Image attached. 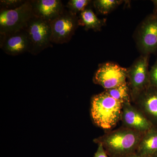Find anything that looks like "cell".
I'll list each match as a JSON object with an SVG mask.
<instances>
[{
	"mask_svg": "<svg viewBox=\"0 0 157 157\" xmlns=\"http://www.w3.org/2000/svg\"><path fill=\"white\" fill-rule=\"evenodd\" d=\"M34 16L31 0L12 10H0V35L24 29Z\"/></svg>",
	"mask_w": 157,
	"mask_h": 157,
	"instance_id": "obj_3",
	"label": "cell"
},
{
	"mask_svg": "<svg viewBox=\"0 0 157 157\" xmlns=\"http://www.w3.org/2000/svg\"><path fill=\"white\" fill-rule=\"evenodd\" d=\"M144 134L122 127L94 140L101 143L109 157H126L136 152Z\"/></svg>",
	"mask_w": 157,
	"mask_h": 157,
	"instance_id": "obj_1",
	"label": "cell"
},
{
	"mask_svg": "<svg viewBox=\"0 0 157 157\" xmlns=\"http://www.w3.org/2000/svg\"><path fill=\"white\" fill-rule=\"evenodd\" d=\"M98 148L94 157H109L101 143L98 144Z\"/></svg>",
	"mask_w": 157,
	"mask_h": 157,
	"instance_id": "obj_20",
	"label": "cell"
},
{
	"mask_svg": "<svg viewBox=\"0 0 157 157\" xmlns=\"http://www.w3.org/2000/svg\"><path fill=\"white\" fill-rule=\"evenodd\" d=\"M150 85L157 87V61L149 71Z\"/></svg>",
	"mask_w": 157,
	"mask_h": 157,
	"instance_id": "obj_19",
	"label": "cell"
},
{
	"mask_svg": "<svg viewBox=\"0 0 157 157\" xmlns=\"http://www.w3.org/2000/svg\"><path fill=\"white\" fill-rule=\"evenodd\" d=\"M135 40L141 55H149L157 51V12L147 16L139 25Z\"/></svg>",
	"mask_w": 157,
	"mask_h": 157,
	"instance_id": "obj_5",
	"label": "cell"
},
{
	"mask_svg": "<svg viewBox=\"0 0 157 157\" xmlns=\"http://www.w3.org/2000/svg\"><path fill=\"white\" fill-rule=\"evenodd\" d=\"M0 48L7 54L12 56L25 52L30 53L31 43L24 30L0 35Z\"/></svg>",
	"mask_w": 157,
	"mask_h": 157,
	"instance_id": "obj_9",
	"label": "cell"
},
{
	"mask_svg": "<svg viewBox=\"0 0 157 157\" xmlns=\"http://www.w3.org/2000/svg\"><path fill=\"white\" fill-rule=\"evenodd\" d=\"M126 157H144L143 156L137 154V152L134 153L132 154L129 155L128 156Z\"/></svg>",
	"mask_w": 157,
	"mask_h": 157,
	"instance_id": "obj_21",
	"label": "cell"
},
{
	"mask_svg": "<svg viewBox=\"0 0 157 157\" xmlns=\"http://www.w3.org/2000/svg\"><path fill=\"white\" fill-rule=\"evenodd\" d=\"M157 152V132L151 128L142 135L136 151L145 157H151Z\"/></svg>",
	"mask_w": 157,
	"mask_h": 157,
	"instance_id": "obj_13",
	"label": "cell"
},
{
	"mask_svg": "<svg viewBox=\"0 0 157 157\" xmlns=\"http://www.w3.org/2000/svg\"><path fill=\"white\" fill-rule=\"evenodd\" d=\"M148 59L149 55H141L128 69L131 101L150 85Z\"/></svg>",
	"mask_w": 157,
	"mask_h": 157,
	"instance_id": "obj_7",
	"label": "cell"
},
{
	"mask_svg": "<svg viewBox=\"0 0 157 157\" xmlns=\"http://www.w3.org/2000/svg\"><path fill=\"white\" fill-rule=\"evenodd\" d=\"M128 69L112 63L99 66L93 78L94 83L105 90L111 89L126 82Z\"/></svg>",
	"mask_w": 157,
	"mask_h": 157,
	"instance_id": "obj_8",
	"label": "cell"
},
{
	"mask_svg": "<svg viewBox=\"0 0 157 157\" xmlns=\"http://www.w3.org/2000/svg\"><path fill=\"white\" fill-rule=\"evenodd\" d=\"M25 0H1V9L12 10L18 8L25 2Z\"/></svg>",
	"mask_w": 157,
	"mask_h": 157,
	"instance_id": "obj_18",
	"label": "cell"
},
{
	"mask_svg": "<svg viewBox=\"0 0 157 157\" xmlns=\"http://www.w3.org/2000/svg\"><path fill=\"white\" fill-rule=\"evenodd\" d=\"M91 2L90 0H70L68 1L66 7L71 13L77 15L78 13L84 11Z\"/></svg>",
	"mask_w": 157,
	"mask_h": 157,
	"instance_id": "obj_17",
	"label": "cell"
},
{
	"mask_svg": "<svg viewBox=\"0 0 157 157\" xmlns=\"http://www.w3.org/2000/svg\"><path fill=\"white\" fill-rule=\"evenodd\" d=\"M52 43L63 44L69 42L79 26L78 17L67 9L50 22Z\"/></svg>",
	"mask_w": 157,
	"mask_h": 157,
	"instance_id": "obj_6",
	"label": "cell"
},
{
	"mask_svg": "<svg viewBox=\"0 0 157 157\" xmlns=\"http://www.w3.org/2000/svg\"><path fill=\"white\" fill-rule=\"evenodd\" d=\"M24 30L30 41L31 54L37 55L46 48L52 47L50 23L34 16Z\"/></svg>",
	"mask_w": 157,
	"mask_h": 157,
	"instance_id": "obj_4",
	"label": "cell"
},
{
	"mask_svg": "<svg viewBox=\"0 0 157 157\" xmlns=\"http://www.w3.org/2000/svg\"><path fill=\"white\" fill-rule=\"evenodd\" d=\"M121 0H95L93 5L96 11L102 14H107L114 10L123 3Z\"/></svg>",
	"mask_w": 157,
	"mask_h": 157,
	"instance_id": "obj_16",
	"label": "cell"
},
{
	"mask_svg": "<svg viewBox=\"0 0 157 157\" xmlns=\"http://www.w3.org/2000/svg\"><path fill=\"white\" fill-rule=\"evenodd\" d=\"M131 102L143 113L152 125L154 121H157V87L150 85Z\"/></svg>",
	"mask_w": 157,
	"mask_h": 157,
	"instance_id": "obj_11",
	"label": "cell"
},
{
	"mask_svg": "<svg viewBox=\"0 0 157 157\" xmlns=\"http://www.w3.org/2000/svg\"><path fill=\"white\" fill-rule=\"evenodd\" d=\"M33 14L48 22H51L64 10L61 0H31Z\"/></svg>",
	"mask_w": 157,
	"mask_h": 157,
	"instance_id": "obj_12",
	"label": "cell"
},
{
	"mask_svg": "<svg viewBox=\"0 0 157 157\" xmlns=\"http://www.w3.org/2000/svg\"><path fill=\"white\" fill-rule=\"evenodd\" d=\"M105 91L112 98L123 103L131 102L130 89L127 82L117 87Z\"/></svg>",
	"mask_w": 157,
	"mask_h": 157,
	"instance_id": "obj_15",
	"label": "cell"
},
{
	"mask_svg": "<svg viewBox=\"0 0 157 157\" xmlns=\"http://www.w3.org/2000/svg\"><path fill=\"white\" fill-rule=\"evenodd\" d=\"M124 104L112 98L105 91L94 96L91 107L93 121L102 128L112 129L121 120Z\"/></svg>",
	"mask_w": 157,
	"mask_h": 157,
	"instance_id": "obj_2",
	"label": "cell"
},
{
	"mask_svg": "<svg viewBox=\"0 0 157 157\" xmlns=\"http://www.w3.org/2000/svg\"><path fill=\"white\" fill-rule=\"evenodd\" d=\"M106 21L98 18L89 6L80 13L78 17L79 26L84 27L85 30H101V28L106 24Z\"/></svg>",
	"mask_w": 157,
	"mask_h": 157,
	"instance_id": "obj_14",
	"label": "cell"
},
{
	"mask_svg": "<svg viewBox=\"0 0 157 157\" xmlns=\"http://www.w3.org/2000/svg\"><path fill=\"white\" fill-rule=\"evenodd\" d=\"M151 157H157V152L154 155H153Z\"/></svg>",
	"mask_w": 157,
	"mask_h": 157,
	"instance_id": "obj_22",
	"label": "cell"
},
{
	"mask_svg": "<svg viewBox=\"0 0 157 157\" xmlns=\"http://www.w3.org/2000/svg\"><path fill=\"white\" fill-rule=\"evenodd\" d=\"M121 120L123 127L144 134L153 128L151 123L132 102L123 105Z\"/></svg>",
	"mask_w": 157,
	"mask_h": 157,
	"instance_id": "obj_10",
	"label": "cell"
}]
</instances>
